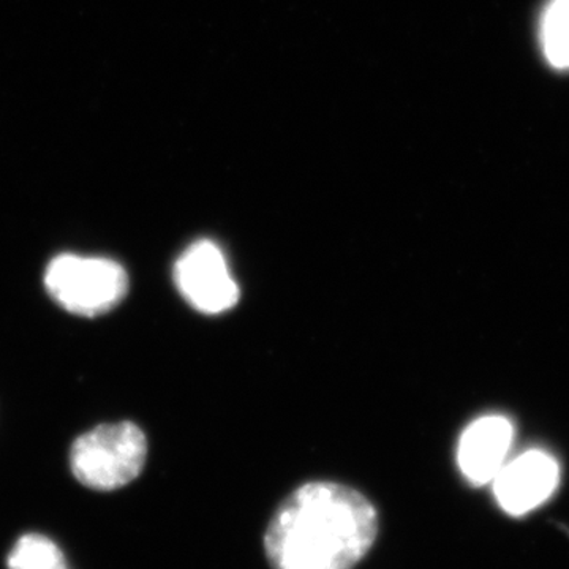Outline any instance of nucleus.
<instances>
[{
  "instance_id": "nucleus-7",
  "label": "nucleus",
  "mask_w": 569,
  "mask_h": 569,
  "mask_svg": "<svg viewBox=\"0 0 569 569\" xmlns=\"http://www.w3.org/2000/svg\"><path fill=\"white\" fill-rule=\"evenodd\" d=\"M539 41L550 67L569 70V0H550L542 11Z\"/></svg>"
},
{
  "instance_id": "nucleus-4",
  "label": "nucleus",
  "mask_w": 569,
  "mask_h": 569,
  "mask_svg": "<svg viewBox=\"0 0 569 569\" xmlns=\"http://www.w3.org/2000/svg\"><path fill=\"white\" fill-rule=\"evenodd\" d=\"M174 280L183 299L209 316L233 309L241 296L222 250L208 239L193 242L179 257Z\"/></svg>"
},
{
  "instance_id": "nucleus-1",
  "label": "nucleus",
  "mask_w": 569,
  "mask_h": 569,
  "mask_svg": "<svg viewBox=\"0 0 569 569\" xmlns=\"http://www.w3.org/2000/svg\"><path fill=\"white\" fill-rule=\"evenodd\" d=\"M377 535V509L361 492L317 481L280 505L264 548L274 569H355Z\"/></svg>"
},
{
  "instance_id": "nucleus-8",
  "label": "nucleus",
  "mask_w": 569,
  "mask_h": 569,
  "mask_svg": "<svg viewBox=\"0 0 569 569\" xmlns=\"http://www.w3.org/2000/svg\"><path fill=\"white\" fill-rule=\"evenodd\" d=\"M9 569H70L62 550L50 538L26 535L9 557Z\"/></svg>"
},
{
  "instance_id": "nucleus-3",
  "label": "nucleus",
  "mask_w": 569,
  "mask_h": 569,
  "mask_svg": "<svg viewBox=\"0 0 569 569\" xmlns=\"http://www.w3.org/2000/svg\"><path fill=\"white\" fill-rule=\"evenodd\" d=\"M44 287L51 298L73 316L97 317L121 305L129 276L110 258L59 254L48 264Z\"/></svg>"
},
{
  "instance_id": "nucleus-5",
  "label": "nucleus",
  "mask_w": 569,
  "mask_h": 569,
  "mask_svg": "<svg viewBox=\"0 0 569 569\" xmlns=\"http://www.w3.org/2000/svg\"><path fill=\"white\" fill-rule=\"evenodd\" d=\"M559 466L541 451L505 463L493 478V492L505 511L523 516L545 503L559 485Z\"/></svg>"
},
{
  "instance_id": "nucleus-6",
  "label": "nucleus",
  "mask_w": 569,
  "mask_h": 569,
  "mask_svg": "<svg viewBox=\"0 0 569 569\" xmlns=\"http://www.w3.org/2000/svg\"><path fill=\"white\" fill-rule=\"evenodd\" d=\"M512 441V426L503 417H486L467 427L460 438L458 462L475 486L488 485L505 466Z\"/></svg>"
},
{
  "instance_id": "nucleus-2",
  "label": "nucleus",
  "mask_w": 569,
  "mask_h": 569,
  "mask_svg": "<svg viewBox=\"0 0 569 569\" xmlns=\"http://www.w3.org/2000/svg\"><path fill=\"white\" fill-rule=\"evenodd\" d=\"M148 458L144 432L123 421L96 427L74 441L70 467L74 478L93 490L121 489L140 477Z\"/></svg>"
}]
</instances>
